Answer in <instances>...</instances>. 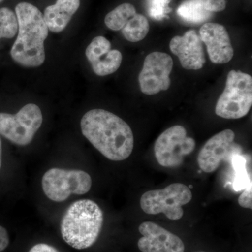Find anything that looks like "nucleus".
<instances>
[{
    "label": "nucleus",
    "instance_id": "6",
    "mask_svg": "<svg viewBox=\"0 0 252 252\" xmlns=\"http://www.w3.org/2000/svg\"><path fill=\"white\" fill-rule=\"evenodd\" d=\"M41 186L48 198L63 202L72 194L87 193L92 187V180L82 170L51 168L43 176Z\"/></svg>",
    "mask_w": 252,
    "mask_h": 252
},
{
    "label": "nucleus",
    "instance_id": "1",
    "mask_svg": "<svg viewBox=\"0 0 252 252\" xmlns=\"http://www.w3.org/2000/svg\"><path fill=\"white\" fill-rule=\"evenodd\" d=\"M81 132L104 157L122 161L130 157L134 147V136L130 126L122 119L104 109H95L84 114Z\"/></svg>",
    "mask_w": 252,
    "mask_h": 252
},
{
    "label": "nucleus",
    "instance_id": "16",
    "mask_svg": "<svg viewBox=\"0 0 252 252\" xmlns=\"http://www.w3.org/2000/svg\"><path fill=\"white\" fill-rule=\"evenodd\" d=\"M149 31V23L143 15L136 14L128 20L122 29V34L126 40L130 42H138L147 35Z\"/></svg>",
    "mask_w": 252,
    "mask_h": 252
},
{
    "label": "nucleus",
    "instance_id": "11",
    "mask_svg": "<svg viewBox=\"0 0 252 252\" xmlns=\"http://www.w3.org/2000/svg\"><path fill=\"white\" fill-rule=\"evenodd\" d=\"M142 235L137 246L142 252H185V246L180 237L152 221L139 226Z\"/></svg>",
    "mask_w": 252,
    "mask_h": 252
},
{
    "label": "nucleus",
    "instance_id": "10",
    "mask_svg": "<svg viewBox=\"0 0 252 252\" xmlns=\"http://www.w3.org/2000/svg\"><path fill=\"white\" fill-rule=\"evenodd\" d=\"M172 67L173 61L170 55L158 51L149 54L139 75L142 92L151 95L167 91L171 83L170 74Z\"/></svg>",
    "mask_w": 252,
    "mask_h": 252
},
{
    "label": "nucleus",
    "instance_id": "4",
    "mask_svg": "<svg viewBox=\"0 0 252 252\" xmlns=\"http://www.w3.org/2000/svg\"><path fill=\"white\" fill-rule=\"evenodd\" d=\"M252 104L251 76L241 71H230L224 91L217 102V115L226 119H240L248 114Z\"/></svg>",
    "mask_w": 252,
    "mask_h": 252
},
{
    "label": "nucleus",
    "instance_id": "17",
    "mask_svg": "<svg viewBox=\"0 0 252 252\" xmlns=\"http://www.w3.org/2000/svg\"><path fill=\"white\" fill-rule=\"evenodd\" d=\"M122 62V54L118 50H110L98 59L91 63L93 70L100 77L113 74L119 69Z\"/></svg>",
    "mask_w": 252,
    "mask_h": 252
},
{
    "label": "nucleus",
    "instance_id": "28",
    "mask_svg": "<svg viewBox=\"0 0 252 252\" xmlns=\"http://www.w3.org/2000/svg\"><path fill=\"white\" fill-rule=\"evenodd\" d=\"M2 1H4V0H0V2H1Z\"/></svg>",
    "mask_w": 252,
    "mask_h": 252
},
{
    "label": "nucleus",
    "instance_id": "12",
    "mask_svg": "<svg viewBox=\"0 0 252 252\" xmlns=\"http://www.w3.org/2000/svg\"><path fill=\"white\" fill-rule=\"evenodd\" d=\"M199 35L207 46L209 57L212 63L224 64L233 59L234 51L224 26L219 23H205L200 28Z\"/></svg>",
    "mask_w": 252,
    "mask_h": 252
},
{
    "label": "nucleus",
    "instance_id": "20",
    "mask_svg": "<svg viewBox=\"0 0 252 252\" xmlns=\"http://www.w3.org/2000/svg\"><path fill=\"white\" fill-rule=\"evenodd\" d=\"M18 29L17 18L14 11L6 7L0 9V39L14 37Z\"/></svg>",
    "mask_w": 252,
    "mask_h": 252
},
{
    "label": "nucleus",
    "instance_id": "7",
    "mask_svg": "<svg viewBox=\"0 0 252 252\" xmlns=\"http://www.w3.org/2000/svg\"><path fill=\"white\" fill-rule=\"evenodd\" d=\"M42 122L40 108L28 104L16 114L0 113V134L12 143L26 146L32 141Z\"/></svg>",
    "mask_w": 252,
    "mask_h": 252
},
{
    "label": "nucleus",
    "instance_id": "21",
    "mask_svg": "<svg viewBox=\"0 0 252 252\" xmlns=\"http://www.w3.org/2000/svg\"><path fill=\"white\" fill-rule=\"evenodd\" d=\"M111 50V43L104 36L94 38L86 50V56L90 63H94Z\"/></svg>",
    "mask_w": 252,
    "mask_h": 252
},
{
    "label": "nucleus",
    "instance_id": "23",
    "mask_svg": "<svg viewBox=\"0 0 252 252\" xmlns=\"http://www.w3.org/2000/svg\"><path fill=\"white\" fill-rule=\"evenodd\" d=\"M197 1L210 12H220L223 11L226 6L225 0H197Z\"/></svg>",
    "mask_w": 252,
    "mask_h": 252
},
{
    "label": "nucleus",
    "instance_id": "29",
    "mask_svg": "<svg viewBox=\"0 0 252 252\" xmlns=\"http://www.w3.org/2000/svg\"></svg>",
    "mask_w": 252,
    "mask_h": 252
},
{
    "label": "nucleus",
    "instance_id": "8",
    "mask_svg": "<svg viewBox=\"0 0 252 252\" xmlns=\"http://www.w3.org/2000/svg\"><path fill=\"white\" fill-rule=\"evenodd\" d=\"M195 140L187 136L182 126L169 127L160 135L154 144V154L159 165L165 167L180 166L184 159L193 152Z\"/></svg>",
    "mask_w": 252,
    "mask_h": 252
},
{
    "label": "nucleus",
    "instance_id": "19",
    "mask_svg": "<svg viewBox=\"0 0 252 252\" xmlns=\"http://www.w3.org/2000/svg\"><path fill=\"white\" fill-rule=\"evenodd\" d=\"M231 162L235 172L233 189L235 191H240L252 182V175L248 173L249 162L241 154L234 156L232 158Z\"/></svg>",
    "mask_w": 252,
    "mask_h": 252
},
{
    "label": "nucleus",
    "instance_id": "13",
    "mask_svg": "<svg viewBox=\"0 0 252 252\" xmlns=\"http://www.w3.org/2000/svg\"><path fill=\"white\" fill-rule=\"evenodd\" d=\"M203 43L196 31L190 30L184 36L172 38L170 48L180 59L182 67L187 70H198L205 63Z\"/></svg>",
    "mask_w": 252,
    "mask_h": 252
},
{
    "label": "nucleus",
    "instance_id": "15",
    "mask_svg": "<svg viewBox=\"0 0 252 252\" xmlns=\"http://www.w3.org/2000/svg\"><path fill=\"white\" fill-rule=\"evenodd\" d=\"M177 13L182 19L192 23L205 22L212 15L197 0H185L179 6Z\"/></svg>",
    "mask_w": 252,
    "mask_h": 252
},
{
    "label": "nucleus",
    "instance_id": "27",
    "mask_svg": "<svg viewBox=\"0 0 252 252\" xmlns=\"http://www.w3.org/2000/svg\"><path fill=\"white\" fill-rule=\"evenodd\" d=\"M1 164H2V145H1V140L0 138V170L1 168Z\"/></svg>",
    "mask_w": 252,
    "mask_h": 252
},
{
    "label": "nucleus",
    "instance_id": "22",
    "mask_svg": "<svg viewBox=\"0 0 252 252\" xmlns=\"http://www.w3.org/2000/svg\"><path fill=\"white\" fill-rule=\"evenodd\" d=\"M170 2V0H146L147 13L153 19L162 21L171 11L169 8Z\"/></svg>",
    "mask_w": 252,
    "mask_h": 252
},
{
    "label": "nucleus",
    "instance_id": "18",
    "mask_svg": "<svg viewBox=\"0 0 252 252\" xmlns=\"http://www.w3.org/2000/svg\"><path fill=\"white\" fill-rule=\"evenodd\" d=\"M137 14L133 5L124 3L110 11L104 18L107 27L114 31H121L128 20Z\"/></svg>",
    "mask_w": 252,
    "mask_h": 252
},
{
    "label": "nucleus",
    "instance_id": "24",
    "mask_svg": "<svg viewBox=\"0 0 252 252\" xmlns=\"http://www.w3.org/2000/svg\"><path fill=\"white\" fill-rule=\"evenodd\" d=\"M238 204L244 208L252 209V182L243 189L239 197Z\"/></svg>",
    "mask_w": 252,
    "mask_h": 252
},
{
    "label": "nucleus",
    "instance_id": "3",
    "mask_svg": "<svg viewBox=\"0 0 252 252\" xmlns=\"http://www.w3.org/2000/svg\"><path fill=\"white\" fill-rule=\"evenodd\" d=\"M103 221V212L97 203L88 199L78 200L69 207L61 220L62 238L76 250L91 248L98 239Z\"/></svg>",
    "mask_w": 252,
    "mask_h": 252
},
{
    "label": "nucleus",
    "instance_id": "14",
    "mask_svg": "<svg viewBox=\"0 0 252 252\" xmlns=\"http://www.w3.org/2000/svg\"><path fill=\"white\" fill-rule=\"evenodd\" d=\"M79 6L80 0H57L56 4L46 7L43 16L48 29L53 32H62Z\"/></svg>",
    "mask_w": 252,
    "mask_h": 252
},
{
    "label": "nucleus",
    "instance_id": "25",
    "mask_svg": "<svg viewBox=\"0 0 252 252\" xmlns=\"http://www.w3.org/2000/svg\"><path fill=\"white\" fill-rule=\"evenodd\" d=\"M9 245V236L7 230L0 225V252L4 251Z\"/></svg>",
    "mask_w": 252,
    "mask_h": 252
},
{
    "label": "nucleus",
    "instance_id": "9",
    "mask_svg": "<svg viewBox=\"0 0 252 252\" xmlns=\"http://www.w3.org/2000/svg\"><path fill=\"white\" fill-rule=\"evenodd\" d=\"M235 133L226 129L207 140L198 154V163L203 172L211 173L223 161L231 162L235 155H241L243 149L234 142Z\"/></svg>",
    "mask_w": 252,
    "mask_h": 252
},
{
    "label": "nucleus",
    "instance_id": "26",
    "mask_svg": "<svg viewBox=\"0 0 252 252\" xmlns=\"http://www.w3.org/2000/svg\"><path fill=\"white\" fill-rule=\"evenodd\" d=\"M29 252H60L57 249L45 243L36 244L31 249Z\"/></svg>",
    "mask_w": 252,
    "mask_h": 252
},
{
    "label": "nucleus",
    "instance_id": "2",
    "mask_svg": "<svg viewBox=\"0 0 252 252\" xmlns=\"http://www.w3.org/2000/svg\"><path fill=\"white\" fill-rule=\"evenodd\" d=\"M15 11L18 34L11 48V58L23 67H39L45 61L44 41L49 34L44 16L35 6L28 2L19 3Z\"/></svg>",
    "mask_w": 252,
    "mask_h": 252
},
{
    "label": "nucleus",
    "instance_id": "5",
    "mask_svg": "<svg viewBox=\"0 0 252 252\" xmlns=\"http://www.w3.org/2000/svg\"><path fill=\"white\" fill-rule=\"evenodd\" d=\"M191 190L183 184L175 183L163 189L146 192L140 199V206L147 215L163 213L171 220H179L184 215L183 205L191 200Z\"/></svg>",
    "mask_w": 252,
    "mask_h": 252
}]
</instances>
